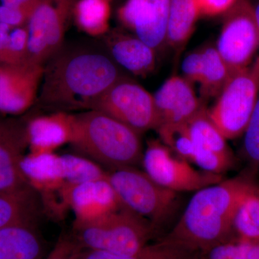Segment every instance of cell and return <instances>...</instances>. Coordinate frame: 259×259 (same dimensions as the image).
<instances>
[{
  "label": "cell",
  "instance_id": "obj_1",
  "mask_svg": "<svg viewBox=\"0 0 259 259\" xmlns=\"http://www.w3.org/2000/svg\"><path fill=\"white\" fill-rule=\"evenodd\" d=\"M47 63L38 102L62 112L90 110L99 97L124 77L111 56L89 48L63 50L62 47Z\"/></svg>",
  "mask_w": 259,
  "mask_h": 259
},
{
  "label": "cell",
  "instance_id": "obj_2",
  "mask_svg": "<svg viewBox=\"0 0 259 259\" xmlns=\"http://www.w3.org/2000/svg\"><path fill=\"white\" fill-rule=\"evenodd\" d=\"M255 185L241 175L197 191L163 238L201 253L229 241L237 209Z\"/></svg>",
  "mask_w": 259,
  "mask_h": 259
},
{
  "label": "cell",
  "instance_id": "obj_3",
  "mask_svg": "<svg viewBox=\"0 0 259 259\" xmlns=\"http://www.w3.org/2000/svg\"><path fill=\"white\" fill-rule=\"evenodd\" d=\"M141 135L106 114L89 110L72 115L70 144L109 171L141 163Z\"/></svg>",
  "mask_w": 259,
  "mask_h": 259
},
{
  "label": "cell",
  "instance_id": "obj_4",
  "mask_svg": "<svg viewBox=\"0 0 259 259\" xmlns=\"http://www.w3.org/2000/svg\"><path fill=\"white\" fill-rule=\"evenodd\" d=\"M156 232L147 220L125 207L91 222L74 224V236L84 249L115 254L136 253Z\"/></svg>",
  "mask_w": 259,
  "mask_h": 259
},
{
  "label": "cell",
  "instance_id": "obj_5",
  "mask_svg": "<svg viewBox=\"0 0 259 259\" xmlns=\"http://www.w3.org/2000/svg\"><path fill=\"white\" fill-rule=\"evenodd\" d=\"M107 180L124 207L147 220L156 231L178 208V192L158 185L146 172L135 167L109 170Z\"/></svg>",
  "mask_w": 259,
  "mask_h": 259
},
{
  "label": "cell",
  "instance_id": "obj_6",
  "mask_svg": "<svg viewBox=\"0 0 259 259\" xmlns=\"http://www.w3.org/2000/svg\"><path fill=\"white\" fill-rule=\"evenodd\" d=\"M259 96V56L232 74L208 110L211 120L226 140L244 133Z\"/></svg>",
  "mask_w": 259,
  "mask_h": 259
},
{
  "label": "cell",
  "instance_id": "obj_7",
  "mask_svg": "<svg viewBox=\"0 0 259 259\" xmlns=\"http://www.w3.org/2000/svg\"><path fill=\"white\" fill-rule=\"evenodd\" d=\"M90 110L106 114L141 134L159 125L153 95L125 76L99 97Z\"/></svg>",
  "mask_w": 259,
  "mask_h": 259
},
{
  "label": "cell",
  "instance_id": "obj_8",
  "mask_svg": "<svg viewBox=\"0 0 259 259\" xmlns=\"http://www.w3.org/2000/svg\"><path fill=\"white\" fill-rule=\"evenodd\" d=\"M224 15L215 48L234 74L254 60L259 48L258 28L250 0H238Z\"/></svg>",
  "mask_w": 259,
  "mask_h": 259
},
{
  "label": "cell",
  "instance_id": "obj_9",
  "mask_svg": "<svg viewBox=\"0 0 259 259\" xmlns=\"http://www.w3.org/2000/svg\"><path fill=\"white\" fill-rule=\"evenodd\" d=\"M144 171L158 185L174 192H197L223 180L222 175L194 168L161 141L148 142L142 162Z\"/></svg>",
  "mask_w": 259,
  "mask_h": 259
},
{
  "label": "cell",
  "instance_id": "obj_10",
  "mask_svg": "<svg viewBox=\"0 0 259 259\" xmlns=\"http://www.w3.org/2000/svg\"><path fill=\"white\" fill-rule=\"evenodd\" d=\"M75 0H41L27 24L28 62L42 65L61 50Z\"/></svg>",
  "mask_w": 259,
  "mask_h": 259
},
{
  "label": "cell",
  "instance_id": "obj_11",
  "mask_svg": "<svg viewBox=\"0 0 259 259\" xmlns=\"http://www.w3.org/2000/svg\"><path fill=\"white\" fill-rule=\"evenodd\" d=\"M44 66L25 62L0 64V111L21 113L38 96Z\"/></svg>",
  "mask_w": 259,
  "mask_h": 259
},
{
  "label": "cell",
  "instance_id": "obj_12",
  "mask_svg": "<svg viewBox=\"0 0 259 259\" xmlns=\"http://www.w3.org/2000/svg\"><path fill=\"white\" fill-rule=\"evenodd\" d=\"M29 145L27 126L0 118V192H22L33 188L22 167Z\"/></svg>",
  "mask_w": 259,
  "mask_h": 259
},
{
  "label": "cell",
  "instance_id": "obj_13",
  "mask_svg": "<svg viewBox=\"0 0 259 259\" xmlns=\"http://www.w3.org/2000/svg\"><path fill=\"white\" fill-rule=\"evenodd\" d=\"M65 202L75 214L74 224L91 222L124 207L107 177L63 187Z\"/></svg>",
  "mask_w": 259,
  "mask_h": 259
},
{
  "label": "cell",
  "instance_id": "obj_14",
  "mask_svg": "<svg viewBox=\"0 0 259 259\" xmlns=\"http://www.w3.org/2000/svg\"><path fill=\"white\" fill-rule=\"evenodd\" d=\"M159 125L186 123L203 105L197 98L192 83L183 76L174 75L153 95Z\"/></svg>",
  "mask_w": 259,
  "mask_h": 259
},
{
  "label": "cell",
  "instance_id": "obj_15",
  "mask_svg": "<svg viewBox=\"0 0 259 259\" xmlns=\"http://www.w3.org/2000/svg\"><path fill=\"white\" fill-rule=\"evenodd\" d=\"M107 45L116 64L131 74L146 76L154 70L156 50L136 35L113 32L107 37Z\"/></svg>",
  "mask_w": 259,
  "mask_h": 259
},
{
  "label": "cell",
  "instance_id": "obj_16",
  "mask_svg": "<svg viewBox=\"0 0 259 259\" xmlns=\"http://www.w3.org/2000/svg\"><path fill=\"white\" fill-rule=\"evenodd\" d=\"M31 153H54L64 144H70L72 136V115L58 112L40 116L27 125Z\"/></svg>",
  "mask_w": 259,
  "mask_h": 259
},
{
  "label": "cell",
  "instance_id": "obj_17",
  "mask_svg": "<svg viewBox=\"0 0 259 259\" xmlns=\"http://www.w3.org/2000/svg\"><path fill=\"white\" fill-rule=\"evenodd\" d=\"M171 0H145L135 18L136 36L155 50L166 44Z\"/></svg>",
  "mask_w": 259,
  "mask_h": 259
},
{
  "label": "cell",
  "instance_id": "obj_18",
  "mask_svg": "<svg viewBox=\"0 0 259 259\" xmlns=\"http://www.w3.org/2000/svg\"><path fill=\"white\" fill-rule=\"evenodd\" d=\"M44 243L34 224L0 230V259H44Z\"/></svg>",
  "mask_w": 259,
  "mask_h": 259
},
{
  "label": "cell",
  "instance_id": "obj_19",
  "mask_svg": "<svg viewBox=\"0 0 259 259\" xmlns=\"http://www.w3.org/2000/svg\"><path fill=\"white\" fill-rule=\"evenodd\" d=\"M22 167L34 190L41 191L45 195L60 190L66 185L61 156L54 153H31L24 157Z\"/></svg>",
  "mask_w": 259,
  "mask_h": 259
},
{
  "label": "cell",
  "instance_id": "obj_20",
  "mask_svg": "<svg viewBox=\"0 0 259 259\" xmlns=\"http://www.w3.org/2000/svg\"><path fill=\"white\" fill-rule=\"evenodd\" d=\"M40 203L33 188L14 193L0 192V230L17 225L34 224Z\"/></svg>",
  "mask_w": 259,
  "mask_h": 259
},
{
  "label": "cell",
  "instance_id": "obj_21",
  "mask_svg": "<svg viewBox=\"0 0 259 259\" xmlns=\"http://www.w3.org/2000/svg\"><path fill=\"white\" fill-rule=\"evenodd\" d=\"M201 15L194 0H171L166 44L180 49L190 39Z\"/></svg>",
  "mask_w": 259,
  "mask_h": 259
},
{
  "label": "cell",
  "instance_id": "obj_22",
  "mask_svg": "<svg viewBox=\"0 0 259 259\" xmlns=\"http://www.w3.org/2000/svg\"><path fill=\"white\" fill-rule=\"evenodd\" d=\"M198 252L162 238L154 243H148L131 254H115L99 250H83L81 259H197Z\"/></svg>",
  "mask_w": 259,
  "mask_h": 259
},
{
  "label": "cell",
  "instance_id": "obj_23",
  "mask_svg": "<svg viewBox=\"0 0 259 259\" xmlns=\"http://www.w3.org/2000/svg\"><path fill=\"white\" fill-rule=\"evenodd\" d=\"M73 11L76 25L88 35L100 36L108 31L110 0H79Z\"/></svg>",
  "mask_w": 259,
  "mask_h": 259
},
{
  "label": "cell",
  "instance_id": "obj_24",
  "mask_svg": "<svg viewBox=\"0 0 259 259\" xmlns=\"http://www.w3.org/2000/svg\"><path fill=\"white\" fill-rule=\"evenodd\" d=\"M203 69L200 84L201 93L206 97H218L233 74L215 47L202 49Z\"/></svg>",
  "mask_w": 259,
  "mask_h": 259
},
{
  "label": "cell",
  "instance_id": "obj_25",
  "mask_svg": "<svg viewBox=\"0 0 259 259\" xmlns=\"http://www.w3.org/2000/svg\"><path fill=\"white\" fill-rule=\"evenodd\" d=\"M186 123L196 146L218 152L231 153L227 145V140L211 120L208 110L204 106Z\"/></svg>",
  "mask_w": 259,
  "mask_h": 259
},
{
  "label": "cell",
  "instance_id": "obj_26",
  "mask_svg": "<svg viewBox=\"0 0 259 259\" xmlns=\"http://www.w3.org/2000/svg\"><path fill=\"white\" fill-rule=\"evenodd\" d=\"M233 230L241 240L259 241V187L256 185L247 193L237 209Z\"/></svg>",
  "mask_w": 259,
  "mask_h": 259
},
{
  "label": "cell",
  "instance_id": "obj_27",
  "mask_svg": "<svg viewBox=\"0 0 259 259\" xmlns=\"http://www.w3.org/2000/svg\"><path fill=\"white\" fill-rule=\"evenodd\" d=\"M63 179L68 185H76L107 177V171L92 160L66 154L61 156Z\"/></svg>",
  "mask_w": 259,
  "mask_h": 259
},
{
  "label": "cell",
  "instance_id": "obj_28",
  "mask_svg": "<svg viewBox=\"0 0 259 259\" xmlns=\"http://www.w3.org/2000/svg\"><path fill=\"white\" fill-rule=\"evenodd\" d=\"M158 136L162 144L178 157L190 161L196 145L187 123H166L158 126Z\"/></svg>",
  "mask_w": 259,
  "mask_h": 259
},
{
  "label": "cell",
  "instance_id": "obj_29",
  "mask_svg": "<svg viewBox=\"0 0 259 259\" xmlns=\"http://www.w3.org/2000/svg\"><path fill=\"white\" fill-rule=\"evenodd\" d=\"M190 161L202 171L220 175L231 168L233 163L231 153L218 152L199 146H196Z\"/></svg>",
  "mask_w": 259,
  "mask_h": 259
},
{
  "label": "cell",
  "instance_id": "obj_30",
  "mask_svg": "<svg viewBox=\"0 0 259 259\" xmlns=\"http://www.w3.org/2000/svg\"><path fill=\"white\" fill-rule=\"evenodd\" d=\"M243 134L245 156L255 166H259V96Z\"/></svg>",
  "mask_w": 259,
  "mask_h": 259
},
{
  "label": "cell",
  "instance_id": "obj_31",
  "mask_svg": "<svg viewBox=\"0 0 259 259\" xmlns=\"http://www.w3.org/2000/svg\"><path fill=\"white\" fill-rule=\"evenodd\" d=\"M28 32L27 26L12 30L10 35L8 63L16 65L28 62Z\"/></svg>",
  "mask_w": 259,
  "mask_h": 259
},
{
  "label": "cell",
  "instance_id": "obj_32",
  "mask_svg": "<svg viewBox=\"0 0 259 259\" xmlns=\"http://www.w3.org/2000/svg\"><path fill=\"white\" fill-rule=\"evenodd\" d=\"M83 250L74 236H63L44 259H81Z\"/></svg>",
  "mask_w": 259,
  "mask_h": 259
},
{
  "label": "cell",
  "instance_id": "obj_33",
  "mask_svg": "<svg viewBox=\"0 0 259 259\" xmlns=\"http://www.w3.org/2000/svg\"><path fill=\"white\" fill-rule=\"evenodd\" d=\"M183 77L190 83H199L203 69L202 51H194L186 56L182 66Z\"/></svg>",
  "mask_w": 259,
  "mask_h": 259
},
{
  "label": "cell",
  "instance_id": "obj_34",
  "mask_svg": "<svg viewBox=\"0 0 259 259\" xmlns=\"http://www.w3.org/2000/svg\"><path fill=\"white\" fill-rule=\"evenodd\" d=\"M33 12L0 5V23L14 29L26 26Z\"/></svg>",
  "mask_w": 259,
  "mask_h": 259
},
{
  "label": "cell",
  "instance_id": "obj_35",
  "mask_svg": "<svg viewBox=\"0 0 259 259\" xmlns=\"http://www.w3.org/2000/svg\"><path fill=\"white\" fill-rule=\"evenodd\" d=\"M202 16H217L224 15L238 0H194Z\"/></svg>",
  "mask_w": 259,
  "mask_h": 259
},
{
  "label": "cell",
  "instance_id": "obj_36",
  "mask_svg": "<svg viewBox=\"0 0 259 259\" xmlns=\"http://www.w3.org/2000/svg\"><path fill=\"white\" fill-rule=\"evenodd\" d=\"M145 0H127L119 9L117 15L121 23L132 30L135 18Z\"/></svg>",
  "mask_w": 259,
  "mask_h": 259
},
{
  "label": "cell",
  "instance_id": "obj_37",
  "mask_svg": "<svg viewBox=\"0 0 259 259\" xmlns=\"http://www.w3.org/2000/svg\"><path fill=\"white\" fill-rule=\"evenodd\" d=\"M240 250V241L237 243L226 242L213 247L207 253L205 259H234Z\"/></svg>",
  "mask_w": 259,
  "mask_h": 259
},
{
  "label": "cell",
  "instance_id": "obj_38",
  "mask_svg": "<svg viewBox=\"0 0 259 259\" xmlns=\"http://www.w3.org/2000/svg\"><path fill=\"white\" fill-rule=\"evenodd\" d=\"M13 28L0 23V64H8L10 35Z\"/></svg>",
  "mask_w": 259,
  "mask_h": 259
},
{
  "label": "cell",
  "instance_id": "obj_39",
  "mask_svg": "<svg viewBox=\"0 0 259 259\" xmlns=\"http://www.w3.org/2000/svg\"><path fill=\"white\" fill-rule=\"evenodd\" d=\"M41 0H0L2 5L33 12Z\"/></svg>",
  "mask_w": 259,
  "mask_h": 259
},
{
  "label": "cell",
  "instance_id": "obj_40",
  "mask_svg": "<svg viewBox=\"0 0 259 259\" xmlns=\"http://www.w3.org/2000/svg\"><path fill=\"white\" fill-rule=\"evenodd\" d=\"M248 243H249V241H243V240L240 241V250L236 258L234 259H247L245 253H246V249L247 248H248Z\"/></svg>",
  "mask_w": 259,
  "mask_h": 259
},
{
  "label": "cell",
  "instance_id": "obj_41",
  "mask_svg": "<svg viewBox=\"0 0 259 259\" xmlns=\"http://www.w3.org/2000/svg\"><path fill=\"white\" fill-rule=\"evenodd\" d=\"M253 12H254V16L255 19V23H256L257 28H258V37H259V0L253 4Z\"/></svg>",
  "mask_w": 259,
  "mask_h": 259
},
{
  "label": "cell",
  "instance_id": "obj_42",
  "mask_svg": "<svg viewBox=\"0 0 259 259\" xmlns=\"http://www.w3.org/2000/svg\"><path fill=\"white\" fill-rule=\"evenodd\" d=\"M197 259H205V258H204V257H201L200 255H199Z\"/></svg>",
  "mask_w": 259,
  "mask_h": 259
}]
</instances>
